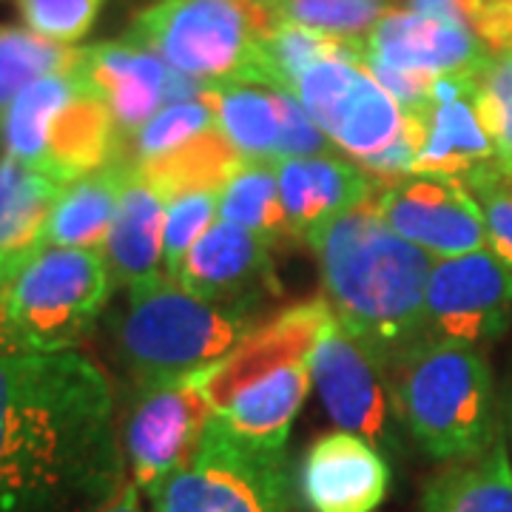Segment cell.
<instances>
[{"label": "cell", "instance_id": "obj_8", "mask_svg": "<svg viewBox=\"0 0 512 512\" xmlns=\"http://www.w3.org/2000/svg\"><path fill=\"white\" fill-rule=\"evenodd\" d=\"M268 26V9L248 0H154L134 18L126 40L208 89L225 83L259 86Z\"/></svg>", "mask_w": 512, "mask_h": 512}, {"label": "cell", "instance_id": "obj_9", "mask_svg": "<svg viewBox=\"0 0 512 512\" xmlns=\"http://www.w3.org/2000/svg\"><path fill=\"white\" fill-rule=\"evenodd\" d=\"M151 512H291L285 450H262L211 419L194 458L148 498Z\"/></svg>", "mask_w": 512, "mask_h": 512}, {"label": "cell", "instance_id": "obj_39", "mask_svg": "<svg viewBox=\"0 0 512 512\" xmlns=\"http://www.w3.org/2000/svg\"><path fill=\"white\" fill-rule=\"evenodd\" d=\"M507 424H510V436H512V396H510V410H507Z\"/></svg>", "mask_w": 512, "mask_h": 512}, {"label": "cell", "instance_id": "obj_22", "mask_svg": "<svg viewBox=\"0 0 512 512\" xmlns=\"http://www.w3.org/2000/svg\"><path fill=\"white\" fill-rule=\"evenodd\" d=\"M165 214H168V200L143 174L131 168L103 251L109 259L114 285H123L126 291H131L165 279Z\"/></svg>", "mask_w": 512, "mask_h": 512}, {"label": "cell", "instance_id": "obj_29", "mask_svg": "<svg viewBox=\"0 0 512 512\" xmlns=\"http://www.w3.org/2000/svg\"><path fill=\"white\" fill-rule=\"evenodd\" d=\"M387 12V0H282L268 15L325 35L365 40Z\"/></svg>", "mask_w": 512, "mask_h": 512}, {"label": "cell", "instance_id": "obj_3", "mask_svg": "<svg viewBox=\"0 0 512 512\" xmlns=\"http://www.w3.org/2000/svg\"><path fill=\"white\" fill-rule=\"evenodd\" d=\"M330 319L325 299L293 305L197 373L214 419L237 439L262 450H285L291 427L313 384L311 362Z\"/></svg>", "mask_w": 512, "mask_h": 512}, {"label": "cell", "instance_id": "obj_5", "mask_svg": "<svg viewBox=\"0 0 512 512\" xmlns=\"http://www.w3.org/2000/svg\"><path fill=\"white\" fill-rule=\"evenodd\" d=\"M259 305L211 302L160 279L126 293L111 342L134 384L191 376L217 365L256 330Z\"/></svg>", "mask_w": 512, "mask_h": 512}, {"label": "cell", "instance_id": "obj_13", "mask_svg": "<svg viewBox=\"0 0 512 512\" xmlns=\"http://www.w3.org/2000/svg\"><path fill=\"white\" fill-rule=\"evenodd\" d=\"M512 322V271L490 251L436 259L424 293V339L481 348Z\"/></svg>", "mask_w": 512, "mask_h": 512}, {"label": "cell", "instance_id": "obj_26", "mask_svg": "<svg viewBox=\"0 0 512 512\" xmlns=\"http://www.w3.org/2000/svg\"><path fill=\"white\" fill-rule=\"evenodd\" d=\"M220 220L274 245L288 237L276 165L242 163L220 188Z\"/></svg>", "mask_w": 512, "mask_h": 512}, {"label": "cell", "instance_id": "obj_1", "mask_svg": "<svg viewBox=\"0 0 512 512\" xmlns=\"http://www.w3.org/2000/svg\"><path fill=\"white\" fill-rule=\"evenodd\" d=\"M123 478L106 370L77 348H0V512H92Z\"/></svg>", "mask_w": 512, "mask_h": 512}, {"label": "cell", "instance_id": "obj_35", "mask_svg": "<svg viewBox=\"0 0 512 512\" xmlns=\"http://www.w3.org/2000/svg\"><path fill=\"white\" fill-rule=\"evenodd\" d=\"M404 3H407V12H416L421 18L470 26V15H473V0H404Z\"/></svg>", "mask_w": 512, "mask_h": 512}, {"label": "cell", "instance_id": "obj_24", "mask_svg": "<svg viewBox=\"0 0 512 512\" xmlns=\"http://www.w3.org/2000/svg\"><path fill=\"white\" fill-rule=\"evenodd\" d=\"M69 183L0 154V256L26 259L43 248L46 225Z\"/></svg>", "mask_w": 512, "mask_h": 512}, {"label": "cell", "instance_id": "obj_28", "mask_svg": "<svg viewBox=\"0 0 512 512\" xmlns=\"http://www.w3.org/2000/svg\"><path fill=\"white\" fill-rule=\"evenodd\" d=\"M77 46H60L26 26H0V123L9 106L46 74L72 69L80 60Z\"/></svg>", "mask_w": 512, "mask_h": 512}, {"label": "cell", "instance_id": "obj_6", "mask_svg": "<svg viewBox=\"0 0 512 512\" xmlns=\"http://www.w3.org/2000/svg\"><path fill=\"white\" fill-rule=\"evenodd\" d=\"M0 148L63 183L123 157L114 117L80 60L20 92L0 123Z\"/></svg>", "mask_w": 512, "mask_h": 512}, {"label": "cell", "instance_id": "obj_2", "mask_svg": "<svg viewBox=\"0 0 512 512\" xmlns=\"http://www.w3.org/2000/svg\"><path fill=\"white\" fill-rule=\"evenodd\" d=\"M308 245L330 313L384 365L424 342V293L436 259L393 234L373 202L322 225Z\"/></svg>", "mask_w": 512, "mask_h": 512}, {"label": "cell", "instance_id": "obj_37", "mask_svg": "<svg viewBox=\"0 0 512 512\" xmlns=\"http://www.w3.org/2000/svg\"><path fill=\"white\" fill-rule=\"evenodd\" d=\"M20 262L23 259H12V256H0V302H3V293L9 288V282H12V276L20 268Z\"/></svg>", "mask_w": 512, "mask_h": 512}, {"label": "cell", "instance_id": "obj_4", "mask_svg": "<svg viewBox=\"0 0 512 512\" xmlns=\"http://www.w3.org/2000/svg\"><path fill=\"white\" fill-rule=\"evenodd\" d=\"M399 419L424 456H481L498 436L493 370L481 348L424 339L390 365Z\"/></svg>", "mask_w": 512, "mask_h": 512}, {"label": "cell", "instance_id": "obj_33", "mask_svg": "<svg viewBox=\"0 0 512 512\" xmlns=\"http://www.w3.org/2000/svg\"><path fill=\"white\" fill-rule=\"evenodd\" d=\"M464 183L481 205L487 248L512 271V180L490 165L470 174Z\"/></svg>", "mask_w": 512, "mask_h": 512}, {"label": "cell", "instance_id": "obj_23", "mask_svg": "<svg viewBox=\"0 0 512 512\" xmlns=\"http://www.w3.org/2000/svg\"><path fill=\"white\" fill-rule=\"evenodd\" d=\"M128 174H131V163L126 157H117L109 165L66 185L49 217L43 245L106 251L111 222L117 214V202L126 188Z\"/></svg>", "mask_w": 512, "mask_h": 512}, {"label": "cell", "instance_id": "obj_32", "mask_svg": "<svg viewBox=\"0 0 512 512\" xmlns=\"http://www.w3.org/2000/svg\"><path fill=\"white\" fill-rule=\"evenodd\" d=\"M26 29L60 46H74L92 32L106 0H15Z\"/></svg>", "mask_w": 512, "mask_h": 512}, {"label": "cell", "instance_id": "obj_19", "mask_svg": "<svg viewBox=\"0 0 512 512\" xmlns=\"http://www.w3.org/2000/svg\"><path fill=\"white\" fill-rule=\"evenodd\" d=\"M299 490L311 512H376L390 490V467L367 439L333 430L308 447Z\"/></svg>", "mask_w": 512, "mask_h": 512}, {"label": "cell", "instance_id": "obj_14", "mask_svg": "<svg viewBox=\"0 0 512 512\" xmlns=\"http://www.w3.org/2000/svg\"><path fill=\"white\" fill-rule=\"evenodd\" d=\"M373 208L393 234L433 259H453L487 248L481 205L458 177L407 174L379 185Z\"/></svg>", "mask_w": 512, "mask_h": 512}, {"label": "cell", "instance_id": "obj_21", "mask_svg": "<svg viewBox=\"0 0 512 512\" xmlns=\"http://www.w3.org/2000/svg\"><path fill=\"white\" fill-rule=\"evenodd\" d=\"M276 180L288 237L296 239H311L330 220L373 202L379 191V183L362 165L336 154L285 160L276 165Z\"/></svg>", "mask_w": 512, "mask_h": 512}, {"label": "cell", "instance_id": "obj_27", "mask_svg": "<svg viewBox=\"0 0 512 512\" xmlns=\"http://www.w3.org/2000/svg\"><path fill=\"white\" fill-rule=\"evenodd\" d=\"M211 131H217V114H214L208 89H205L200 97L180 100V103H171L163 111H157L146 126L128 140L123 157L137 171H143V168L177 157L180 151L194 146Z\"/></svg>", "mask_w": 512, "mask_h": 512}, {"label": "cell", "instance_id": "obj_11", "mask_svg": "<svg viewBox=\"0 0 512 512\" xmlns=\"http://www.w3.org/2000/svg\"><path fill=\"white\" fill-rule=\"evenodd\" d=\"M293 97L330 143L359 165L387 151L404 128L402 106L353 57H328L308 66L293 83Z\"/></svg>", "mask_w": 512, "mask_h": 512}, {"label": "cell", "instance_id": "obj_30", "mask_svg": "<svg viewBox=\"0 0 512 512\" xmlns=\"http://www.w3.org/2000/svg\"><path fill=\"white\" fill-rule=\"evenodd\" d=\"M478 111L495 148V168L512 180V52H493L476 74Z\"/></svg>", "mask_w": 512, "mask_h": 512}, {"label": "cell", "instance_id": "obj_17", "mask_svg": "<svg viewBox=\"0 0 512 512\" xmlns=\"http://www.w3.org/2000/svg\"><path fill=\"white\" fill-rule=\"evenodd\" d=\"M476 74H441L421 109L410 111L419 123L421 146L413 174H447L467 180L495 165V148L476 97Z\"/></svg>", "mask_w": 512, "mask_h": 512}, {"label": "cell", "instance_id": "obj_15", "mask_svg": "<svg viewBox=\"0 0 512 512\" xmlns=\"http://www.w3.org/2000/svg\"><path fill=\"white\" fill-rule=\"evenodd\" d=\"M217 128L242 163L279 165L293 157L330 154L328 137L293 94L256 83L211 86Z\"/></svg>", "mask_w": 512, "mask_h": 512}, {"label": "cell", "instance_id": "obj_31", "mask_svg": "<svg viewBox=\"0 0 512 512\" xmlns=\"http://www.w3.org/2000/svg\"><path fill=\"white\" fill-rule=\"evenodd\" d=\"M217 217H220V191L217 188L188 191V194H180L168 202L163 234L165 279L177 282L183 259L197 245V239L217 222Z\"/></svg>", "mask_w": 512, "mask_h": 512}, {"label": "cell", "instance_id": "obj_38", "mask_svg": "<svg viewBox=\"0 0 512 512\" xmlns=\"http://www.w3.org/2000/svg\"><path fill=\"white\" fill-rule=\"evenodd\" d=\"M248 3H254V6H259V9H268V12H271V9H276L282 0H248Z\"/></svg>", "mask_w": 512, "mask_h": 512}, {"label": "cell", "instance_id": "obj_25", "mask_svg": "<svg viewBox=\"0 0 512 512\" xmlns=\"http://www.w3.org/2000/svg\"><path fill=\"white\" fill-rule=\"evenodd\" d=\"M421 512H512V458L507 436L473 458L450 461L421 495Z\"/></svg>", "mask_w": 512, "mask_h": 512}, {"label": "cell", "instance_id": "obj_36", "mask_svg": "<svg viewBox=\"0 0 512 512\" xmlns=\"http://www.w3.org/2000/svg\"><path fill=\"white\" fill-rule=\"evenodd\" d=\"M140 490L134 487V481L131 478H123L111 495H106L92 512H146L143 510V498H140Z\"/></svg>", "mask_w": 512, "mask_h": 512}, {"label": "cell", "instance_id": "obj_12", "mask_svg": "<svg viewBox=\"0 0 512 512\" xmlns=\"http://www.w3.org/2000/svg\"><path fill=\"white\" fill-rule=\"evenodd\" d=\"M313 387L339 430H348L379 447L399 453L404 424L399 419L390 367L367 350L330 313L313 350Z\"/></svg>", "mask_w": 512, "mask_h": 512}, {"label": "cell", "instance_id": "obj_18", "mask_svg": "<svg viewBox=\"0 0 512 512\" xmlns=\"http://www.w3.org/2000/svg\"><path fill=\"white\" fill-rule=\"evenodd\" d=\"M177 285L211 302L245 305H262V299L279 291L271 245L222 220L214 222L188 251Z\"/></svg>", "mask_w": 512, "mask_h": 512}, {"label": "cell", "instance_id": "obj_7", "mask_svg": "<svg viewBox=\"0 0 512 512\" xmlns=\"http://www.w3.org/2000/svg\"><path fill=\"white\" fill-rule=\"evenodd\" d=\"M114 288L103 251L43 245L12 276L0 302V348L74 350L100 322Z\"/></svg>", "mask_w": 512, "mask_h": 512}, {"label": "cell", "instance_id": "obj_10", "mask_svg": "<svg viewBox=\"0 0 512 512\" xmlns=\"http://www.w3.org/2000/svg\"><path fill=\"white\" fill-rule=\"evenodd\" d=\"M211 419L197 373L134 384L120 419V447L134 487L148 498L157 493L194 458Z\"/></svg>", "mask_w": 512, "mask_h": 512}, {"label": "cell", "instance_id": "obj_20", "mask_svg": "<svg viewBox=\"0 0 512 512\" xmlns=\"http://www.w3.org/2000/svg\"><path fill=\"white\" fill-rule=\"evenodd\" d=\"M490 55L473 26L421 18L416 12L390 9L365 37V60L430 77L478 72Z\"/></svg>", "mask_w": 512, "mask_h": 512}, {"label": "cell", "instance_id": "obj_16", "mask_svg": "<svg viewBox=\"0 0 512 512\" xmlns=\"http://www.w3.org/2000/svg\"><path fill=\"white\" fill-rule=\"evenodd\" d=\"M80 69L89 77L97 94L106 100L117 134L126 143L146 126L148 120L171 103L200 97L208 86L174 72L154 52L131 40H111L86 46Z\"/></svg>", "mask_w": 512, "mask_h": 512}, {"label": "cell", "instance_id": "obj_34", "mask_svg": "<svg viewBox=\"0 0 512 512\" xmlns=\"http://www.w3.org/2000/svg\"><path fill=\"white\" fill-rule=\"evenodd\" d=\"M470 26L490 52H512V0H473Z\"/></svg>", "mask_w": 512, "mask_h": 512}]
</instances>
